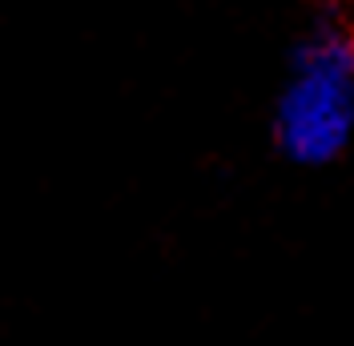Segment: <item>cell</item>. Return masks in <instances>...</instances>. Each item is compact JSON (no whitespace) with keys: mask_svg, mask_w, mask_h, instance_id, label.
<instances>
[{"mask_svg":"<svg viewBox=\"0 0 354 346\" xmlns=\"http://www.w3.org/2000/svg\"><path fill=\"white\" fill-rule=\"evenodd\" d=\"M270 145L294 170H326L354 145V37L346 17H314L290 41L270 101Z\"/></svg>","mask_w":354,"mask_h":346,"instance_id":"1","label":"cell"},{"mask_svg":"<svg viewBox=\"0 0 354 346\" xmlns=\"http://www.w3.org/2000/svg\"><path fill=\"white\" fill-rule=\"evenodd\" d=\"M346 24H351V37H354V12H351V17H346Z\"/></svg>","mask_w":354,"mask_h":346,"instance_id":"2","label":"cell"}]
</instances>
